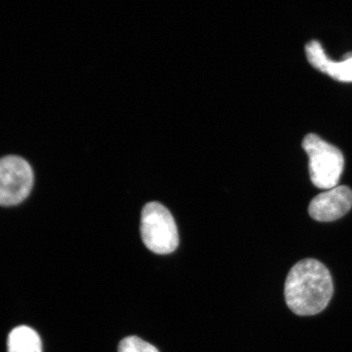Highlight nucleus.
I'll list each match as a JSON object with an SVG mask.
<instances>
[{
  "label": "nucleus",
  "mask_w": 352,
  "mask_h": 352,
  "mask_svg": "<svg viewBox=\"0 0 352 352\" xmlns=\"http://www.w3.org/2000/svg\"><path fill=\"white\" fill-rule=\"evenodd\" d=\"M333 293L331 275L328 268L316 259L298 262L285 280L286 305L298 316L320 314L328 306Z\"/></svg>",
  "instance_id": "1"
},
{
  "label": "nucleus",
  "mask_w": 352,
  "mask_h": 352,
  "mask_svg": "<svg viewBox=\"0 0 352 352\" xmlns=\"http://www.w3.org/2000/svg\"><path fill=\"white\" fill-rule=\"evenodd\" d=\"M140 234L144 245L157 254L173 253L179 245L175 219L170 210L157 201L148 202L144 206Z\"/></svg>",
  "instance_id": "2"
},
{
  "label": "nucleus",
  "mask_w": 352,
  "mask_h": 352,
  "mask_svg": "<svg viewBox=\"0 0 352 352\" xmlns=\"http://www.w3.org/2000/svg\"><path fill=\"white\" fill-rule=\"evenodd\" d=\"M302 146L309 157L312 184L329 190L337 187L344 168V157L340 149L314 133L305 136Z\"/></svg>",
  "instance_id": "3"
},
{
  "label": "nucleus",
  "mask_w": 352,
  "mask_h": 352,
  "mask_svg": "<svg viewBox=\"0 0 352 352\" xmlns=\"http://www.w3.org/2000/svg\"><path fill=\"white\" fill-rule=\"evenodd\" d=\"M34 173L29 162L19 156L0 158V206L21 204L32 192Z\"/></svg>",
  "instance_id": "4"
},
{
  "label": "nucleus",
  "mask_w": 352,
  "mask_h": 352,
  "mask_svg": "<svg viewBox=\"0 0 352 352\" xmlns=\"http://www.w3.org/2000/svg\"><path fill=\"white\" fill-rule=\"evenodd\" d=\"M351 208V189L341 186L315 197L308 206V212L316 221L331 222L342 218Z\"/></svg>",
  "instance_id": "5"
},
{
  "label": "nucleus",
  "mask_w": 352,
  "mask_h": 352,
  "mask_svg": "<svg viewBox=\"0 0 352 352\" xmlns=\"http://www.w3.org/2000/svg\"><path fill=\"white\" fill-rule=\"evenodd\" d=\"M309 63L319 72L342 82H352V52L345 55L341 61L330 60L321 44L316 41L308 43L305 47Z\"/></svg>",
  "instance_id": "6"
},
{
  "label": "nucleus",
  "mask_w": 352,
  "mask_h": 352,
  "mask_svg": "<svg viewBox=\"0 0 352 352\" xmlns=\"http://www.w3.org/2000/svg\"><path fill=\"white\" fill-rule=\"evenodd\" d=\"M42 349L41 338L32 328L21 325L8 336V352H42Z\"/></svg>",
  "instance_id": "7"
},
{
  "label": "nucleus",
  "mask_w": 352,
  "mask_h": 352,
  "mask_svg": "<svg viewBox=\"0 0 352 352\" xmlns=\"http://www.w3.org/2000/svg\"><path fill=\"white\" fill-rule=\"evenodd\" d=\"M118 352H160L155 346L138 336H129L120 342Z\"/></svg>",
  "instance_id": "8"
}]
</instances>
